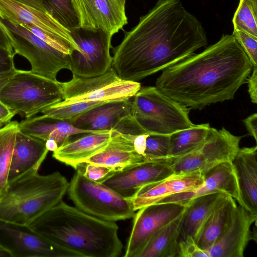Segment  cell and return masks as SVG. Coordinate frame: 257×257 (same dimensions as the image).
<instances>
[{
  "mask_svg": "<svg viewBox=\"0 0 257 257\" xmlns=\"http://www.w3.org/2000/svg\"><path fill=\"white\" fill-rule=\"evenodd\" d=\"M208 44L201 23L180 0H158L113 49L111 67L138 82L174 65Z\"/></svg>",
  "mask_w": 257,
  "mask_h": 257,
  "instance_id": "1",
  "label": "cell"
},
{
  "mask_svg": "<svg viewBox=\"0 0 257 257\" xmlns=\"http://www.w3.org/2000/svg\"><path fill=\"white\" fill-rule=\"evenodd\" d=\"M252 66L232 35L162 70L156 87L190 109L233 99Z\"/></svg>",
  "mask_w": 257,
  "mask_h": 257,
  "instance_id": "2",
  "label": "cell"
},
{
  "mask_svg": "<svg viewBox=\"0 0 257 257\" xmlns=\"http://www.w3.org/2000/svg\"><path fill=\"white\" fill-rule=\"evenodd\" d=\"M82 257H117L122 244L114 222L100 219L61 201L28 225Z\"/></svg>",
  "mask_w": 257,
  "mask_h": 257,
  "instance_id": "3",
  "label": "cell"
},
{
  "mask_svg": "<svg viewBox=\"0 0 257 257\" xmlns=\"http://www.w3.org/2000/svg\"><path fill=\"white\" fill-rule=\"evenodd\" d=\"M68 186L59 172L41 175L30 171L9 184L0 200V219L29 225L62 201Z\"/></svg>",
  "mask_w": 257,
  "mask_h": 257,
  "instance_id": "4",
  "label": "cell"
},
{
  "mask_svg": "<svg viewBox=\"0 0 257 257\" xmlns=\"http://www.w3.org/2000/svg\"><path fill=\"white\" fill-rule=\"evenodd\" d=\"M133 98L132 115L147 133L171 135L195 124L189 118L190 108L163 94L156 86L141 88Z\"/></svg>",
  "mask_w": 257,
  "mask_h": 257,
  "instance_id": "5",
  "label": "cell"
},
{
  "mask_svg": "<svg viewBox=\"0 0 257 257\" xmlns=\"http://www.w3.org/2000/svg\"><path fill=\"white\" fill-rule=\"evenodd\" d=\"M63 97V82L18 69L0 91V100L27 118L60 102Z\"/></svg>",
  "mask_w": 257,
  "mask_h": 257,
  "instance_id": "6",
  "label": "cell"
},
{
  "mask_svg": "<svg viewBox=\"0 0 257 257\" xmlns=\"http://www.w3.org/2000/svg\"><path fill=\"white\" fill-rule=\"evenodd\" d=\"M67 189L70 199L81 211L101 220L114 222L133 218L131 199L103 184L85 177L79 169Z\"/></svg>",
  "mask_w": 257,
  "mask_h": 257,
  "instance_id": "7",
  "label": "cell"
},
{
  "mask_svg": "<svg viewBox=\"0 0 257 257\" xmlns=\"http://www.w3.org/2000/svg\"><path fill=\"white\" fill-rule=\"evenodd\" d=\"M0 27L8 36L15 54L29 61L32 73L57 81L61 70H70L69 55L52 47L24 26L0 18Z\"/></svg>",
  "mask_w": 257,
  "mask_h": 257,
  "instance_id": "8",
  "label": "cell"
},
{
  "mask_svg": "<svg viewBox=\"0 0 257 257\" xmlns=\"http://www.w3.org/2000/svg\"><path fill=\"white\" fill-rule=\"evenodd\" d=\"M241 139L224 127H210L205 140L199 146L182 156L167 158V161L175 175L194 172L203 174L222 163L231 162L239 149Z\"/></svg>",
  "mask_w": 257,
  "mask_h": 257,
  "instance_id": "9",
  "label": "cell"
},
{
  "mask_svg": "<svg viewBox=\"0 0 257 257\" xmlns=\"http://www.w3.org/2000/svg\"><path fill=\"white\" fill-rule=\"evenodd\" d=\"M63 100L59 104L78 101H107L133 97L141 89V84L121 79L111 67L104 74L92 77L73 75L63 82Z\"/></svg>",
  "mask_w": 257,
  "mask_h": 257,
  "instance_id": "10",
  "label": "cell"
},
{
  "mask_svg": "<svg viewBox=\"0 0 257 257\" xmlns=\"http://www.w3.org/2000/svg\"><path fill=\"white\" fill-rule=\"evenodd\" d=\"M70 35L79 48L69 55L73 75L92 77L102 75L111 67L110 55L112 36L101 30L78 27Z\"/></svg>",
  "mask_w": 257,
  "mask_h": 257,
  "instance_id": "11",
  "label": "cell"
},
{
  "mask_svg": "<svg viewBox=\"0 0 257 257\" xmlns=\"http://www.w3.org/2000/svg\"><path fill=\"white\" fill-rule=\"evenodd\" d=\"M0 247L12 257H82L51 241L32 229L0 219Z\"/></svg>",
  "mask_w": 257,
  "mask_h": 257,
  "instance_id": "12",
  "label": "cell"
},
{
  "mask_svg": "<svg viewBox=\"0 0 257 257\" xmlns=\"http://www.w3.org/2000/svg\"><path fill=\"white\" fill-rule=\"evenodd\" d=\"M186 207L176 203H164L139 209L133 217L132 230L123 256L136 257L152 235L182 214Z\"/></svg>",
  "mask_w": 257,
  "mask_h": 257,
  "instance_id": "13",
  "label": "cell"
},
{
  "mask_svg": "<svg viewBox=\"0 0 257 257\" xmlns=\"http://www.w3.org/2000/svg\"><path fill=\"white\" fill-rule=\"evenodd\" d=\"M79 27L112 36L127 24L126 0H71Z\"/></svg>",
  "mask_w": 257,
  "mask_h": 257,
  "instance_id": "14",
  "label": "cell"
},
{
  "mask_svg": "<svg viewBox=\"0 0 257 257\" xmlns=\"http://www.w3.org/2000/svg\"><path fill=\"white\" fill-rule=\"evenodd\" d=\"M173 174L167 160L149 161L113 173L101 183L124 198L131 199L143 186Z\"/></svg>",
  "mask_w": 257,
  "mask_h": 257,
  "instance_id": "15",
  "label": "cell"
},
{
  "mask_svg": "<svg viewBox=\"0 0 257 257\" xmlns=\"http://www.w3.org/2000/svg\"><path fill=\"white\" fill-rule=\"evenodd\" d=\"M203 175L204 180L200 185L190 190L167 196L156 203H176L186 206L195 198L221 193L231 196L242 205L236 177L231 162L222 163Z\"/></svg>",
  "mask_w": 257,
  "mask_h": 257,
  "instance_id": "16",
  "label": "cell"
},
{
  "mask_svg": "<svg viewBox=\"0 0 257 257\" xmlns=\"http://www.w3.org/2000/svg\"><path fill=\"white\" fill-rule=\"evenodd\" d=\"M131 106L132 97L109 101L67 121L82 130L123 133L125 125L132 116Z\"/></svg>",
  "mask_w": 257,
  "mask_h": 257,
  "instance_id": "17",
  "label": "cell"
},
{
  "mask_svg": "<svg viewBox=\"0 0 257 257\" xmlns=\"http://www.w3.org/2000/svg\"><path fill=\"white\" fill-rule=\"evenodd\" d=\"M256 219L257 215L237 205L228 227L207 249L210 257H243L246 246L253 239L251 226Z\"/></svg>",
  "mask_w": 257,
  "mask_h": 257,
  "instance_id": "18",
  "label": "cell"
},
{
  "mask_svg": "<svg viewBox=\"0 0 257 257\" xmlns=\"http://www.w3.org/2000/svg\"><path fill=\"white\" fill-rule=\"evenodd\" d=\"M0 18L16 24L37 27L78 47L72 38L70 31L48 14L15 1L0 0Z\"/></svg>",
  "mask_w": 257,
  "mask_h": 257,
  "instance_id": "19",
  "label": "cell"
},
{
  "mask_svg": "<svg viewBox=\"0 0 257 257\" xmlns=\"http://www.w3.org/2000/svg\"><path fill=\"white\" fill-rule=\"evenodd\" d=\"M200 172L175 175L142 187L131 199L136 211L156 203L167 196L194 189L204 181Z\"/></svg>",
  "mask_w": 257,
  "mask_h": 257,
  "instance_id": "20",
  "label": "cell"
},
{
  "mask_svg": "<svg viewBox=\"0 0 257 257\" xmlns=\"http://www.w3.org/2000/svg\"><path fill=\"white\" fill-rule=\"evenodd\" d=\"M135 136L112 131L106 146L84 163L105 166L115 172L147 161L135 149Z\"/></svg>",
  "mask_w": 257,
  "mask_h": 257,
  "instance_id": "21",
  "label": "cell"
},
{
  "mask_svg": "<svg viewBox=\"0 0 257 257\" xmlns=\"http://www.w3.org/2000/svg\"><path fill=\"white\" fill-rule=\"evenodd\" d=\"M48 152L46 141L19 130L11 159L9 184L30 171H38Z\"/></svg>",
  "mask_w": 257,
  "mask_h": 257,
  "instance_id": "22",
  "label": "cell"
},
{
  "mask_svg": "<svg viewBox=\"0 0 257 257\" xmlns=\"http://www.w3.org/2000/svg\"><path fill=\"white\" fill-rule=\"evenodd\" d=\"M257 146L238 149L231 161L242 206L257 215Z\"/></svg>",
  "mask_w": 257,
  "mask_h": 257,
  "instance_id": "23",
  "label": "cell"
},
{
  "mask_svg": "<svg viewBox=\"0 0 257 257\" xmlns=\"http://www.w3.org/2000/svg\"><path fill=\"white\" fill-rule=\"evenodd\" d=\"M112 134V131L88 133L76 140H69L53 152V157L76 169L80 164L103 150Z\"/></svg>",
  "mask_w": 257,
  "mask_h": 257,
  "instance_id": "24",
  "label": "cell"
},
{
  "mask_svg": "<svg viewBox=\"0 0 257 257\" xmlns=\"http://www.w3.org/2000/svg\"><path fill=\"white\" fill-rule=\"evenodd\" d=\"M19 130L27 135L45 141L55 140L58 147L68 141L72 136L105 132L80 129L67 121L45 114L23 120L19 123Z\"/></svg>",
  "mask_w": 257,
  "mask_h": 257,
  "instance_id": "25",
  "label": "cell"
},
{
  "mask_svg": "<svg viewBox=\"0 0 257 257\" xmlns=\"http://www.w3.org/2000/svg\"><path fill=\"white\" fill-rule=\"evenodd\" d=\"M237 205L231 196L224 194L205 220L196 237L197 244L207 250L222 235L230 223Z\"/></svg>",
  "mask_w": 257,
  "mask_h": 257,
  "instance_id": "26",
  "label": "cell"
},
{
  "mask_svg": "<svg viewBox=\"0 0 257 257\" xmlns=\"http://www.w3.org/2000/svg\"><path fill=\"white\" fill-rule=\"evenodd\" d=\"M224 194L211 193L189 201L182 216L179 238L189 237L195 240L205 220Z\"/></svg>",
  "mask_w": 257,
  "mask_h": 257,
  "instance_id": "27",
  "label": "cell"
},
{
  "mask_svg": "<svg viewBox=\"0 0 257 257\" xmlns=\"http://www.w3.org/2000/svg\"><path fill=\"white\" fill-rule=\"evenodd\" d=\"M183 213L155 233L136 257L177 256Z\"/></svg>",
  "mask_w": 257,
  "mask_h": 257,
  "instance_id": "28",
  "label": "cell"
},
{
  "mask_svg": "<svg viewBox=\"0 0 257 257\" xmlns=\"http://www.w3.org/2000/svg\"><path fill=\"white\" fill-rule=\"evenodd\" d=\"M210 127L208 123L194 124L171 134L168 158L182 156L197 148L205 140Z\"/></svg>",
  "mask_w": 257,
  "mask_h": 257,
  "instance_id": "29",
  "label": "cell"
},
{
  "mask_svg": "<svg viewBox=\"0 0 257 257\" xmlns=\"http://www.w3.org/2000/svg\"><path fill=\"white\" fill-rule=\"evenodd\" d=\"M19 123L12 121L0 128V200L9 185L8 176Z\"/></svg>",
  "mask_w": 257,
  "mask_h": 257,
  "instance_id": "30",
  "label": "cell"
},
{
  "mask_svg": "<svg viewBox=\"0 0 257 257\" xmlns=\"http://www.w3.org/2000/svg\"><path fill=\"white\" fill-rule=\"evenodd\" d=\"M45 12L68 31L79 27L71 0H40Z\"/></svg>",
  "mask_w": 257,
  "mask_h": 257,
  "instance_id": "31",
  "label": "cell"
},
{
  "mask_svg": "<svg viewBox=\"0 0 257 257\" xmlns=\"http://www.w3.org/2000/svg\"><path fill=\"white\" fill-rule=\"evenodd\" d=\"M257 0H239L232 19L234 29L257 38Z\"/></svg>",
  "mask_w": 257,
  "mask_h": 257,
  "instance_id": "32",
  "label": "cell"
},
{
  "mask_svg": "<svg viewBox=\"0 0 257 257\" xmlns=\"http://www.w3.org/2000/svg\"><path fill=\"white\" fill-rule=\"evenodd\" d=\"M107 101H78L65 104L56 103L44 109L41 112L55 118L69 121Z\"/></svg>",
  "mask_w": 257,
  "mask_h": 257,
  "instance_id": "33",
  "label": "cell"
},
{
  "mask_svg": "<svg viewBox=\"0 0 257 257\" xmlns=\"http://www.w3.org/2000/svg\"><path fill=\"white\" fill-rule=\"evenodd\" d=\"M170 148V135L150 134L146 141L145 158L147 161L168 158Z\"/></svg>",
  "mask_w": 257,
  "mask_h": 257,
  "instance_id": "34",
  "label": "cell"
},
{
  "mask_svg": "<svg viewBox=\"0 0 257 257\" xmlns=\"http://www.w3.org/2000/svg\"><path fill=\"white\" fill-rule=\"evenodd\" d=\"M232 35L247 55L252 67H257V38L237 29H234Z\"/></svg>",
  "mask_w": 257,
  "mask_h": 257,
  "instance_id": "35",
  "label": "cell"
},
{
  "mask_svg": "<svg viewBox=\"0 0 257 257\" xmlns=\"http://www.w3.org/2000/svg\"><path fill=\"white\" fill-rule=\"evenodd\" d=\"M177 256L210 257L207 250L201 249L192 237L179 238Z\"/></svg>",
  "mask_w": 257,
  "mask_h": 257,
  "instance_id": "36",
  "label": "cell"
},
{
  "mask_svg": "<svg viewBox=\"0 0 257 257\" xmlns=\"http://www.w3.org/2000/svg\"><path fill=\"white\" fill-rule=\"evenodd\" d=\"M84 165V169L81 170L83 175L91 180L101 183L109 175L114 173L109 168L96 164L82 163Z\"/></svg>",
  "mask_w": 257,
  "mask_h": 257,
  "instance_id": "37",
  "label": "cell"
},
{
  "mask_svg": "<svg viewBox=\"0 0 257 257\" xmlns=\"http://www.w3.org/2000/svg\"><path fill=\"white\" fill-rule=\"evenodd\" d=\"M15 52L0 48V73L6 72L15 68L14 58Z\"/></svg>",
  "mask_w": 257,
  "mask_h": 257,
  "instance_id": "38",
  "label": "cell"
},
{
  "mask_svg": "<svg viewBox=\"0 0 257 257\" xmlns=\"http://www.w3.org/2000/svg\"><path fill=\"white\" fill-rule=\"evenodd\" d=\"M252 72L246 80L251 101L254 104L257 103V67H252Z\"/></svg>",
  "mask_w": 257,
  "mask_h": 257,
  "instance_id": "39",
  "label": "cell"
},
{
  "mask_svg": "<svg viewBox=\"0 0 257 257\" xmlns=\"http://www.w3.org/2000/svg\"><path fill=\"white\" fill-rule=\"evenodd\" d=\"M243 122L248 133L257 141V113L251 114L245 119Z\"/></svg>",
  "mask_w": 257,
  "mask_h": 257,
  "instance_id": "40",
  "label": "cell"
},
{
  "mask_svg": "<svg viewBox=\"0 0 257 257\" xmlns=\"http://www.w3.org/2000/svg\"><path fill=\"white\" fill-rule=\"evenodd\" d=\"M16 114L15 112L0 100V128L11 122L12 118Z\"/></svg>",
  "mask_w": 257,
  "mask_h": 257,
  "instance_id": "41",
  "label": "cell"
},
{
  "mask_svg": "<svg viewBox=\"0 0 257 257\" xmlns=\"http://www.w3.org/2000/svg\"><path fill=\"white\" fill-rule=\"evenodd\" d=\"M149 134L146 133L137 135L134 139V145L136 151L145 157L146 141Z\"/></svg>",
  "mask_w": 257,
  "mask_h": 257,
  "instance_id": "42",
  "label": "cell"
},
{
  "mask_svg": "<svg viewBox=\"0 0 257 257\" xmlns=\"http://www.w3.org/2000/svg\"><path fill=\"white\" fill-rule=\"evenodd\" d=\"M0 48H3L9 50L12 52H14L10 40L6 34L3 31L2 28L0 27Z\"/></svg>",
  "mask_w": 257,
  "mask_h": 257,
  "instance_id": "43",
  "label": "cell"
},
{
  "mask_svg": "<svg viewBox=\"0 0 257 257\" xmlns=\"http://www.w3.org/2000/svg\"><path fill=\"white\" fill-rule=\"evenodd\" d=\"M35 9L45 12L40 0H13ZM46 13V12H45Z\"/></svg>",
  "mask_w": 257,
  "mask_h": 257,
  "instance_id": "44",
  "label": "cell"
},
{
  "mask_svg": "<svg viewBox=\"0 0 257 257\" xmlns=\"http://www.w3.org/2000/svg\"><path fill=\"white\" fill-rule=\"evenodd\" d=\"M18 69L15 68L11 71L0 73V91L10 79L17 72Z\"/></svg>",
  "mask_w": 257,
  "mask_h": 257,
  "instance_id": "45",
  "label": "cell"
},
{
  "mask_svg": "<svg viewBox=\"0 0 257 257\" xmlns=\"http://www.w3.org/2000/svg\"><path fill=\"white\" fill-rule=\"evenodd\" d=\"M46 146L48 150L50 151H55L58 148V145L55 140L50 139L46 141Z\"/></svg>",
  "mask_w": 257,
  "mask_h": 257,
  "instance_id": "46",
  "label": "cell"
},
{
  "mask_svg": "<svg viewBox=\"0 0 257 257\" xmlns=\"http://www.w3.org/2000/svg\"><path fill=\"white\" fill-rule=\"evenodd\" d=\"M0 257H12V256L9 251L0 247Z\"/></svg>",
  "mask_w": 257,
  "mask_h": 257,
  "instance_id": "47",
  "label": "cell"
}]
</instances>
